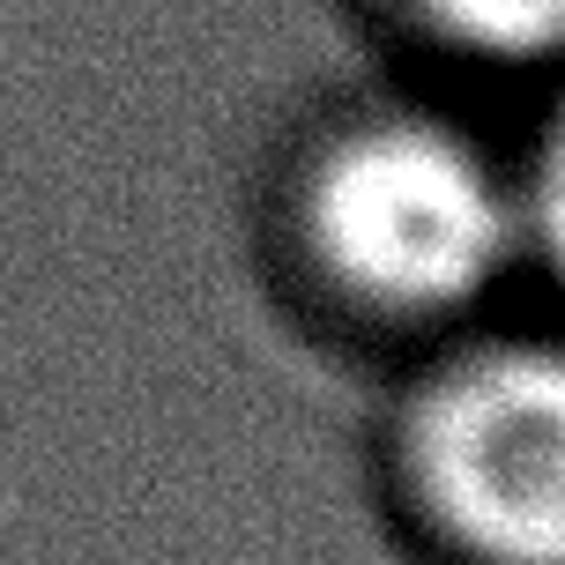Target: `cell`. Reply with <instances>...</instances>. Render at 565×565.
I'll return each instance as SVG.
<instances>
[{
    "label": "cell",
    "mask_w": 565,
    "mask_h": 565,
    "mask_svg": "<svg viewBox=\"0 0 565 565\" xmlns=\"http://www.w3.org/2000/svg\"><path fill=\"white\" fill-rule=\"evenodd\" d=\"M543 238H551V254L565 268V127L551 141V164H543Z\"/></svg>",
    "instance_id": "4"
},
{
    "label": "cell",
    "mask_w": 565,
    "mask_h": 565,
    "mask_svg": "<svg viewBox=\"0 0 565 565\" xmlns=\"http://www.w3.org/2000/svg\"><path fill=\"white\" fill-rule=\"evenodd\" d=\"M424 15L477 53L536 60L565 45V0H424Z\"/></svg>",
    "instance_id": "3"
},
{
    "label": "cell",
    "mask_w": 565,
    "mask_h": 565,
    "mask_svg": "<svg viewBox=\"0 0 565 565\" xmlns=\"http://www.w3.org/2000/svg\"><path fill=\"white\" fill-rule=\"evenodd\" d=\"M312 238L350 290L402 312H439L499 276L513 246V209L461 135L387 119L350 135L320 164Z\"/></svg>",
    "instance_id": "1"
},
{
    "label": "cell",
    "mask_w": 565,
    "mask_h": 565,
    "mask_svg": "<svg viewBox=\"0 0 565 565\" xmlns=\"http://www.w3.org/2000/svg\"><path fill=\"white\" fill-rule=\"evenodd\" d=\"M417 477L499 565H565V350H483L417 417Z\"/></svg>",
    "instance_id": "2"
}]
</instances>
